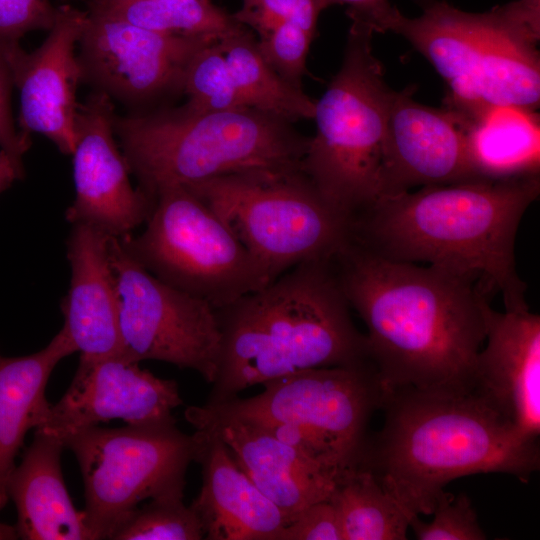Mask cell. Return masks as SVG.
Instances as JSON below:
<instances>
[{"instance_id": "cell-1", "label": "cell", "mask_w": 540, "mask_h": 540, "mask_svg": "<svg viewBox=\"0 0 540 540\" xmlns=\"http://www.w3.org/2000/svg\"><path fill=\"white\" fill-rule=\"evenodd\" d=\"M331 263L387 391L471 390L489 300L475 282L382 257L353 238Z\"/></svg>"}, {"instance_id": "cell-2", "label": "cell", "mask_w": 540, "mask_h": 540, "mask_svg": "<svg viewBox=\"0 0 540 540\" xmlns=\"http://www.w3.org/2000/svg\"><path fill=\"white\" fill-rule=\"evenodd\" d=\"M540 177L473 178L384 196L353 219V239L388 259L434 266L475 282L506 310L528 307L515 267L520 221Z\"/></svg>"}, {"instance_id": "cell-3", "label": "cell", "mask_w": 540, "mask_h": 540, "mask_svg": "<svg viewBox=\"0 0 540 540\" xmlns=\"http://www.w3.org/2000/svg\"><path fill=\"white\" fill-rule=\"evenodd\" d=\"M381 409L383 426L368 437L356 468L372 473L410 516L432 514L457 478L507 473L527 482L539 470L538 440L471 390H389Z\"/></svg>"}, {"instance_id": "cell-4", "label": "cell", "mask_w": 540, "mask_h": 540, "mask_svg": "<svg viewBox=\"0 0 540 540\" xmlns=\"http://www.w3.org/2000/svg\"><path fill=\"white\" fill-rule=\"evenodd\" d=\"M214 311L220 354L207 404L298 371L371 360L331 259L300 263Z\"/></svg>"}, {"instance_id": "cell-5", "label": "cell", "mask_w": 540, "mask_h": 540, "mask_svg": "<svg viewBox=\"0 0 540 540\" xmlns=\"http://www.w3.org/2000/svg\"><path fill=\"white\" fill-rule=\"evenodd\" d=\"M387 31L433 65L448 88L445 107L463 118L492 105L538 109L540 0H514L483 13L427 0L414 18L394 7L376 27Z\"/></svg>"}, {"instance_id": "cell-6", "label": "cell", "mask_w": 540, "mask_h": 540, "mask_svg": "<svg viewBox=\"0 0 540 540\" xmlns=\"http://www.w3.org/2000/svg\"><path fill=\"white\" fill-rule=\"evenodd\" d=\"M113 127L138 187L153 198L228 174L301 168L310 138L251 107L206 111L187 103L116 113Z\"/></svg>"}, {"instance_id": "cell-7", "label": "cell", "mask_w": 540, "mask_h": 540, "mask_svg": "<svg viewBox=\"0 0 540 540\" xmlns=\"http://www.w3.org/2000/svg\"><path fill=\"white\" fill-rule=\"evenodd\" d=\"M373 34L351 23L341 67L315 101L316 132L301 163V170L322 196L352 219L380 197L394 95L373 54Z\"/></svg>"}, {"instance_id": "cell-8", "label": "cell", "mask_w": 540, "mask_h": 540, "mask_svg": "<svg viewBox=\"0 0 540 540\" xmlns=\"http://www.w3.org/2000/svg\"><path fill=\"white\" fill-rule=\"evenodd\" d=\"M267 271L271 281L308 261L332 259L353 236L301 168L228 174L190 186Z\"/></svg>"}, {"instance_id": "cell-9", "label": "cell", "mask_w": 540, "mask_h": 540, "mask_svg": "<svg viewBox=\"0 0 540 540\" xmlns=\"http://www.w3.org/2000/svg\"><path fill=\"white\" fill-rule=\"evenodd\" d=\"M119 240L155 277L213 308L271 282L228 225L185 187L158 192L143 232Z\"/></svg>"}, {"instance_id": "cell-10", "label": "cell", "mask_w": 540, "mask_h": 540, "mask_svg": "<svg viewBox=\"0 0 540 540\" xmlns=\"http://www.w3.org/2000/svg\"><path fill=\"white\" fill-rule=\"evenodd\" d=\"M61 441L81 470L83 512L93 540L109 539L144 500L184 497L194 443L176 420L120 428L94 425Z\"/></svg>"}, {"instance_id": "cell-11", "label": "cell", "mask_w": 540, "mask_h": 540, "mask_svg": "<svg viewBox=\"0 0 540 540\" xmlns=\"http://www.w3.org/2000/svg\"><path fill=\"white\" fill-rule=\"evenodd\" d=\"M262 385L256 396L204 405L256 424L298 425L319 439L344 471L356 468L370 419L387 393L372 360L306 369Z\"/></svg>"}, {"instance_id": "cell-12", "label": "cell", "mask_w": 540, "mask_h": 540, "mask_svg": "<svg viewBox=\"0 0 540 540\" xmlns=\"http://www.w3.org/2000/svg\"><path fill=\"white\" fill-rule=\"evenodd\" d=\"M109 252L119 298L122 356L158 360L216 378L220 332L214 308L161 281L110 237Z\"/></svg>"}, {"instance_id": "cell-13", "label": "cell", "mask_w": 540, "mask_h": 540, "mask_svg": "<svg viewBox=\"0 0 540 540\" xmlns=\"http://www.w3.org/2000/svg\"><path fill=\"white\" fill-rule=\"evenodd\" d=\"M86 11L77 54L82 83L131 112L163 107L183 94L190 61L204 46L218 41L163 34Z\"/></svg>"}, {"instance_id": "cell-14", "label": "cell", "mask_w": 540, "mask_h": 540, "mask_svg": "<svg viewBox=\"0 0 540 540\" xmlns=\"http://www.w3.org/2000/svg\"><path fill=\"white\" fill-rule=\"evenodd\" d=\"M113 100L92 91L79 103L72 152L75 197L65 212L72 224H86L123 237L148 219L155 198L134 188L116 142Z\"/></svg>"}, {"instance_id": "cell-15", "label": "cell", "mask_w": 540, "mask_h": 540, "mask_svg": "<svg viewBox=\"0 0 540 540\" xmlns=\"http://www.w3.org/2000/svg\"><path fill=\"white\" fill-rule=\"evenodd\" d=\"M86 18V10L63 4L37 49L27 52L20 44L0 47L19 92L18 131L28 140L32 133L45 136L66 155L75 145L77 89L82 83L75 48Z\"/></svg>"}, {"instance_id": "cell-16", "label": "cell", "mask_w": 540, "mask_h": 540, "mask_svg": "<svg viewBox=\"0 0 540 540\" xmlns=\"http://www.w3.org/2000/svg\"><path fill=\"white\" fill-rule=\"evenodd\" d=\"M182 403L175 380L159 378L122 355L80 359L67 391L35 430L62 440L113 419L129 425L174 421L172 410Z\"/></svg>"}, {"instance_id": "cell-17", "label": "cell", "mask_w": 540, "mask_h": 540, "mask_svg": "<svg viewBox=\"0 0 540 540\" xmlns=\"http://www.w3.org/2000/svg\"><path fill=\"white\" fill-rule=\"evenodd\" d=\"M415 86L394 91L386 128L380 197L415 187L479 178L467 155L464 119L413 99Z\"/></svg>"}, {"instance_id": "cell-18", "label": "cell", "mask_w": 540, "mask_h": 540, "mask_svg": "<svg viewBox=\"0 0 540 540\" xmlns=\"http://www.w3.org/2000/svg\"><path fill=\"white\" fill-rule=\"evenodd\" d=\"M486 346L477 355L471 391L522 436L540 434V316L529 307L495 311L484 303Z\"/></svg>"}, {"instance_id": "cell-19", "label": "cell", "mask_w": 540, "mask_h": 540, "mask_svg": "<svg viewBox=\"0 0 540 540\" xmlns=\"http://www.w3.org/2000/svg\"><path fill=\"white\" fill-rule=\"evenodd\" d=\"M184 416L194 428H209L218 435L238 466L285 514L288 523L309 505L330 498L337 477L259 425L205 405L186 408Z\"/></svg>"}, {"instance_id": "cell-20", "label": "cell", "mask_w": 540, "mask_h": 540, "mask_svg": "<svg viewBox=\"0 0 540 540\" xmlns=\"http://www.w3.org/2000/svg\"><path fill=\"white\" fill-rule=\"evenodd\" d=\"M193 461L201 466L202 486L190 505L207 540H276L285 514L238 466L209 428H195Z\"/></svg>"}, {"instance_id": "cell-21", "label": "cell", "mask_w": 540, "mask_h": 540, "mask_svg": "<svg viewBox=\"0 0 540 540\" xmlns=\"http://www.w3.org/2000/svg\"><path fill=\"white\" fill-rule=\"evenodd\" d=\"M110 237L95 227L72 224L67 241L71 280L61 303L63 328L82 360L122 355Z\"/></svg>"}, {"instance_id": "cell-22", "label": "cell", "mask_w": 540, "mask_h": 540, "mask_svg": "<svg viewBox=\"0 0 540 540\" xmlns=\"http://www.w3.org/2000/svg\"><path fill=\"white\" fill-rule=\"evenodd\" d=\"M63 442L36 431L7 484L17 509L15 525L25 540H93L84 512L75 508L65 486L61 453Z\"/></svg>"}, {"instance_id": "cell-23", "label": "cell", "mask_w": 540, "mask_h": 540, "mask_svg": "<svg viewBox=\"0 0 540 540\" xmlns=\"http://www.w3.org/2000/svg\"><path fill=\"white\" fill-rule=\"evenodd\" d=\"M77 352L62 329L46 347L22 357L0 353V510L8 502L7 484L26 433L46 419L51 404L46 386L55 366Z\"/></svg>"}, {"instance_id": "cell-24", "label": "cell", "mask_w": 540, "mask_h": 540, "mask_svg": "<svg viewBox=\"0 0 540 540\" xmlns=\"http://www.w3.org/2000/svg\"><path fill=\"white\" fill-rule=\"evenodd\" d=\"M464 128L468 159L477 177L539 175L540 122L536 110L492 105L464 119Z\"/></svg>"}, {"instance_id": "cell-25", "label": "cell", "mask_w": 540, "mask_h": 540, "mask_svg": "<svg viewBox=\"0 0 540 540\" xmlns=\"http://www.w3.org/2000/svg\"><path fill=\"white\" fill-rule=\"evenodd\" d=\"M218 42L248 107L289 123L313 119L315 101L270 67L258 49L257 39L247 27L242 26Z\"/></svg>"}, {"instance_id": "cell-26", "label": "cell", "mask_w": 540, "mask_h": 540, "mask_svg": "<svg viewBox=\"0 0 540 540\" xmlns=\"http://www.w3.org/2000/svg\"><path fill=\"white\" fill-rule=\"evenodd\" d=\"M329 500L338 513L343 540L407 539L411 516L369 471L343 472Z\"/></svg>"}, {"instance_id": "cell-27", "label": "cell", "mask_w": 540, "mask_h": 540, "mask_svg": "<svg viewBox=\"0 0 540 540\" xmlns=\"http://www.w3.org/2000/svg\"><path fill=\"white\" fill-rule=\"evenodd\" d=\"M87 10L163 34L218 41L244 26L211 0H87Z\"/></svg>"}, {"instance_id": "cell-28", "label": "cell", "mask_w": 540, "mask_h": 540, "mask_svg": "<svg viewBox=\"0 0 540 540\" xmlns=\"http://www.w3.org/2000/svg\"><path fill=\"white\" fill-rule=\"evenodd\" d=\"M183 94L186 103L206 111H228L247 108L226 57L218 41L200 49L190 61L184 75Z\"/></svg>"}, {"instance_id": "cell-29", "label": "cell", "mask_w": 540, "mask_h": 540, "mask_svg": "<svg viewBox=\"0 0 540 540\" xmlns=\"http://www.w3.org/2000/svg\"><path fill=\"white\" fill-rule=\"evenodd\" d=\"M184 497L151 499L138 506L111 534V540H201V523Z\"/></svg>"}, {"instance_id": "cell-30", "label": "cell", "mask_w": 540, "mask_h": 540, "mask_svg": "<svg viewBox=\"0 0 540 540\" xmlns=\"http://www.w3.org/2000/svg\"><path fill=\"white\" fill-rule=\"evenodd\" d=\"M431 522L412 515L409 527L420 540H484L486 534L479 525L477 514L465 494L443 492L437 499Z\"/></svg>"}, {"instance_id": "cell-31", "label": "cell", "mask_w": 540, "mask_h": 540, "mask_svg": "<svg viewBox=\"0 0 540 540\" xmlns=\"http://www.w3.org/2000/svg\"><path fill=\"white\" fill-rule=\"evenodd\" d=\"M323 10L320 0H242L241 8L232 15L259 37L286 22L316 36L318 18Z\"/></svg>"}, {"instance_id": "cell-32", "label": "cell", "mask_w": 540, "mask_h": 540, "mask_svg": "<svg viewBox=\"0 0 540 540\" xmlns=\"http://www.w3.org/2000/svg\"><path fill=\"white\" fill-rule=\"evenodd\" d=\"M315 36L294 23H283L257 39L258 49L286 82L302 89L306 60Z\"/></svg>"}, {"instance_id": "cell-33", "label": "cell", "mask_w": 540, "mask_h": 540, "mask_svg": "<svg viewBox=\"0 0 540 540\" xmlns=\"http://www.w3.org/2000/svg\"><path fill=\"white\" fill-rule=\"evenodd\" d=\"M57 14L50 0H0V47L20 44L34 30L49 31Z\"/></svg>"}, {"instance_id": "cell-34", "label": "cell", "mask_w": 540, "mask_h": 540, "mask_svg": "<svg viewBox=\"0 0 540 540\" xmlns=\"http://www.w3.org/2000/svg\"><path fill=\"white\" fill-rule=\"evenodd\" d=\"M276 540H343L334 505L329 499L309 505L281 529Z\"/></svg>"}, {"instance_id": "cell-35", "label": "cell", "mask_w": 540, "mask_h": 540, "mask_svg": "<svg viewBox=\"0 0 540 540\" xmlns=\"http://www.w3.org/2000/svg\"><path fill=\"white\" fill-rule=\"evenodd\" d=\"M14 87L8 64L0 52V149L23 164V155L31 140L25 139L14 123L11 110V91Z\"/></svg>"}, {"instance_id": "cell-36", "label": "cell", "mask_w": 540, "mask_h": 540, "mask_svg": "<svg viewBox=\"0 0 540 540\" xmlns=\"http://www.w3.org/2000/svg\"><path fill=\"white\" fill-rule=\"evenodd\" d=\"M320 2L324 9L332 5H346V14L351 23L365 26L374 33L377 23L394 7L388 0H320Z\"/></svg>"}, {"instance_id": "cell-37", "label": "cell", "mask_w": 540, "mask_h": 540, "mask_svg": "<svg viewBox=\"0 0 540 540\" xmlns=\"http://www.w3.org/2000/svg\"><path fill=\"white\" fill-rule=\"evenodd\" d=\"M25 175L23 164L15 161L7 152L0 149V193Z\"/></svg>"}, {"instance_id": "cell-38", "label": "cell", "mask_w": 540, "mask_h": 540, "mask_svg": "<svg viewBox=\"0 0 540 540\" xmlns=\"http://www.w3.org/2000/svg\"><path fill=\"white\" fill-rule=\"evenodd\" d=\"M19 538L16 527L0 522V540H13Z\"/></svg>"}, {"instance_id": "cell-39", "label": "cell", "mask_w": 540, "mask_h": 540, "mask_svg": "<svg viewBox=\"0 0 540 540\" xmlns=\"http://www.w3.org/2000/svg\"><path fill=\"white\" fill-rule=\"evenodd\" d=\"M61 1H63V2H67V1H71V0H61Z\"/></svg>"}]
</instances>
